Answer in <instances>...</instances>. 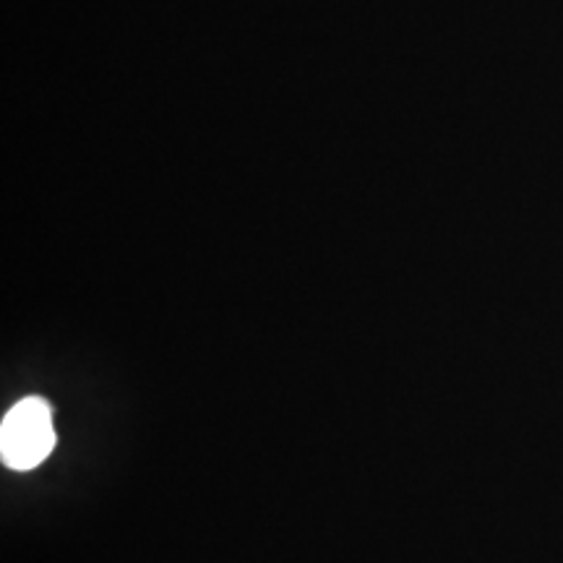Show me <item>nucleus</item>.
<instances>
[{
    "instance_id": "nucleus-1",
    "label": "nucleus",
    "mask_w": 563,
    "mask_h": 563,
    "mask_svg": "<svg viewBox=\"0 0 563 563\" xmlns=\"http://www.w3.org/2000/svg\"><path fill=\"white\" fill-rule=\"evenodd\" d=\"M53 415L42 399H21L0 428V454L11 470H32L53 452Z\"/></svg>"
}]
</instances>
